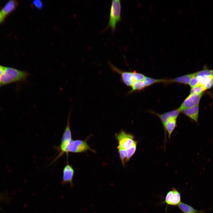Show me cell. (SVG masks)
<instances>
[{
	"label": "cell",
	"instance_id": "obj_1",
	"mask_svg": "<svg viewBox=\"0 0 213 213\" xmlns=\"http://www.w3.org/2000/svg\"><path fill=\"white\" fill-rule=\"evenodd\" d=\"M30 75L27 71L5 67L4 72L0 75V87L14 83L26 81Z\"/></svg>",
	"mask_w": 213,
	"mask_h": 213
},
{
	"label": "cell",
	"instance_id": "obj_2",
	"mask_svg": "<svg viewBox=\"0 0 213 213\" xmlns=\"http://www.w3.org/2000/svg\"><path fill=\"white\" fill-rule=\"evenodd\" d=\"M120 0H113L110 8L109 23L106 28H111L114 32L117 23L121 20V4Z\"/></svg>",
	"mask_w": 213,
	"mask_h": 213
},
{
	"label": "cell",
	"instance_id": "obj_3",
	"mask_svg": "<svg viewBox=\"0 0 213 213\" xmlns=\"http://www.w3.org/2000/svg\"><path fill=\"white\" fill-rule=\"evenodd\" d=\"M88 150H91L85 141L72 139L66 146L63 151V154L66 153L68 155L69 152L81 153Z\"/></svg>",
	"mask_w": 213,
	"mask_h": 213
},
{
	"label": "cell",
	"instance_id": "obj_4",
	"mask_svg": "<svg viewBox=\"0 0 213 213\" xmlns=\"http://www.w3.org/2000/svg\"><path fill=\"white\" fill-rule=\"evenodd\" d=\"M118 145L117 148L128 149L136 142L134 140V136L132 135L126 133L122 130L116 135Z\"/></svg>",
	"mask_w": 213,
	"mask_h": 213
},
{
	"label": "cell",
	"instance_id": "obj_5",
	"mask_svg": "<svg viewBox=\"0 0 213 213\" xmlns=\"http://www.w3.org/2000/svg\"><path fill=\"white\" fill-rule=\"evenodd\" d=\"M71 111V109L69 113L67 124L63 134L61 140V143L58 149L59 153L56 159L61 157L63 154V151L69 142L72 139V133L70 128V117Z\"/></svg>",
	"mask_w": 213,
	"mask_h": 213
},
{
	"label": "cell",
	"instance_id": "obj_6",
	"mask_svg": "<svg viewBox=\"0 0 213 213\" xmlns=\"http://www.w3.org/2000/svg\"><path fill=\"white\" fill-rule=\"evenodd\" d=\"M109 64L112 70L119 74L121 76V79L123 83L126 85L131 86L134 82L132 74V72L123 71L115 66L110 62Z\"/></svg>",
	"mask_w": 213,
	"mask_h": 213
},
{
	"label": "cell",
	"instance_id": "obj_7",
	"mask_svg": "<svg viewBox=\"0 0 213 213\" xmlns=\"http://www.w3.org/2000/svg\"><path fill=\"white\" fill-rule=\"evenodd\" d=\"M203 94H190L184 100L178 109L181 112L184 109L199 104Z\"/></svg>",
	"mask_w": 213,
	"mask_h": 213
},
{
	"label": "cell",
	"instance_id": "obj_8",
	"mask_svg": "<svg viewBox=\"0 0 213 213\" xmlns=\"http://www.w3.org/2000/svg\"><path fill=\"white\" fill-rule=\"evenodd\" d=\"M181 201L180 193L175 188L167 193L164 202L168 205L177 206Z\"/></svg>",
	"mask_w": 213,
	"mask_h": 213
},
{
	"label": "cell",
	"instance_id": "obj_9",
	"mask_svg": "<svg viewBox=\"0 0 213 213\" xmlns=\"http://www.w3.org/2000/svg\"><path fill=\"white\" fill-rule=\"evenodd\" d=\"M74 174V170L72 166L67 162L63 170L62 184L69 183L71 186H72Z\"/></svg>",
	"mask_w": 213,
	"mask_h": 213
},
{
	"label": "cell",
	"instance_id": "obj_10",
	"mask_svg": "<svg viewBox=\"0 0 213 213\" xmlns=\"http://www.w3.org/2000/svg\"><path fill=\"white\" fill-rule=\"evenodd\" d=\"M17 5L15 1H9L0 10V23L2 22L6 17L13 11Z\"/></svg>",
	"mask_w": 213,
	"mask_h": 213
},
{
	"label": "cell",
	"instance_id": "obj_11",
	"mask_svg": "<svg viewBox=\"0 0 213 213\" xmlns=\"http://www.w3.org/2000/svg\"><path fill=\"white\" fill-rule=\"evenodd\" d=\"M149 112L156 115L159 118L163 126L170 118H177L181 112L178 109L162 114H159L152 111H150Z\"/></svg>",
	"mask_w": 213,
	"mask_h": 213
},
{
	"label": "cell",
	"instance_id": "obj_12",
	"mask_svg": "<svg viewBox=\"0 0 213 213\" xmlns=\"http://www.w3.org/2000/svg\"><path fill=\"white\" fill-rule=\"evenodd\" d=\"M199 107V104L192 107L184 109L181 112L189 117L192 120L198 123Z\"/></svg>",
	"mask_w": 213,
	"mask_h": 213
},
{
	"label": "cell",
	"instance_id": "obj_13",
	"mask_svg": "<svg viewBox=\"0 0 213 213\" xmlns=\"http://www.w3.org/2000/svg\"><path fill=\"white\" fill-rule=\"evenodd\" d=\"M196 72L185 75H184L179 76L176 78L167 79L165 83H176L184 84H188L191 79L193 76L196 75Z\"/></svg>",
	"mask_w": 213,
	"mask_h": 213
},
{
	"label": "cell",
	"instance_id": "obj_14",
	"mask_svg": "<svg viewBox=\"0 0 213 213\" xmlns=\"http://www.w3.org/2000/svg\"><path fill=\"white\" fill-rule=\"evenodd\" d=\"M176 123L177 118H172L169 120L163 125L166 135L167 132L168 133L169 139L170 138L176 126Z\"/></svg>",
	"mask_w": 213,
	"mask_h": 213
},
{
	"label": "cell",
	"instance_id": "obj_15",
	"mask_svg": "<svg viewBox=\"0 0 213 213\" xmlns=\"http://www.w3.org/2000/svg\"><path fill=\"white\" fill-rule=\"evenodd\" d=\"M199 77L200 79L201 85H203L206 90L210 89L213 87V75Z\"/></svg>",
	"mask_w": 213,
	"mask_h": 213
},
{
	"label": "cell",
	"instance_id": "obj_16",
	"mask_svg": "<svg viewBox=\"0 0 213 213\" xmlns=\"http://www.w3.org/2000/svg\"><path fill=\"white\" fill-rule=\"evenodd\" d=\"M177 206L182 213H198L201 211L196 210L192 206L181 202Z\"/></svg>",
	"mask_w": 213,
	"mask_h": 213
},
{
	"label": "cell",
	"instance_id": "obj_17",
	"mask_svg": "<svg viewBox=\"0 0 213 213\" xmlns=\"http://www.w3.org/2000/svg\"><path fill=\"white\" fill-rule=\"evenodd\" d=\"M131 87V89L129 92V93L135 91H140L146 88L143 80L134 82Z\"/></svg>",
	"mask_w": 213,
	"mask_h": 213
},
{
	"label": "cell",
	"instance_id": "obj_18",
	"mask_svg": "<svg viewBox=\"0 0 213 213\" xmlns=\"http://www.w3.org/2000/svg\"><path fill=\"white\" fill-rule=\"evenodd\" d=\"M144 80L145 87H146L156 83L160 82L165 83L167 79H155L149 77H146Z\"/></svg>",
	"mask_w": 213,
	"mask_h": 213
},
{
	"label": "cell",
	"instance_id": "obj_19",
	"mask_svg": "<svg viewBox=\"0 0 213 213\" xmlns=\"http://www.w3.org/2000/svg\"><path fill=\"white\" fill-rule=\"evenodd\" d=\"M206 90V89L203 85H198L191 88L190 91V94L200 95L203 94L204 92Z\"/></svg>",
	"mask_w": 213,
	"mask_h": 213
},
{
	"label": "cell",
	"instance_id": "obj_20",
	"mask_svg": "<svg viewBox=\"0 0 213 213\" xmlns=\"http://www.w3.org/2000/svg\"><path fill=\"white\" fill-rule=\"evenodd\" d=\"M196 76L201 77L213 75V69H209L204 67L203 69L196 72Z\"/></svg>",
	"mask_w": 213,
	"mask_h": 213
},
{
	"label": "cell",
	"instance_id": "obj_21",
	"mask_svg": "<svg viewBox=\"0 0 213 213\" xmlns=\"http://www.w3.org/2000/svg\"><path fill=\"white\" fill-rule=\"evenodd\" d=\"M138 142H136L130 148L127 150V153L125 162H128L135 153L137 146Z\"/></svg>",
	"mask_w": 213,
	"mask_h": 213
},
{
	"label": "cell",
	"instance_id": "obj_22",
	"mask_svg": "<svg viewBox=\"0 0 213 213\" xmlns=\"http://www.w3.org/2000/svg\"><path fill=\"white\" fill-rule=\"evenodd\" d=\"M188 84L191 88L201 85L199 77L196 75L193 77L190 80Z\"/></svg>",
	"mask_w": 213,
	"mask_h": 213
},
{
	"label": "cell",
	"instance_id": "obj_23",
	"mask_svg": "<svg viewBox=\"0 0 213 213\" xmlns=\"http://www.w3.org/2000/svg\"><path fill=\"white\" fill-rule=\"evenodd\" d=\"M118 149L121 162L123 165L125 166L128 150L121 148H118Z\"/></svg>",
	"mask_w": 213,
	"mask_h": 213
},
{
	"label": "cell",
	"instance_id": "obj_24",
	"mask_svg": "<svg viewBox=\"0 0 213 213\" xmlns=\"http://www.w3.org/2000/svg\"><path fill=\"white\" fill-rule=\"evenodd\" d=\"M132 74L134 82L143 81L146 77L143 74L135 71L132 72Z\"/></svg>",
	"mask_w": 213,
	"mask_h": 213
},
{
	"label": "cell",
	"instance_id": "obj_25",
	"mask_svg": "<svg viewBox=\"0 0 213 213\" xmlns=\"http://www.w3.org/2000/svg\"><path fill=\"white\" fill-rule=\"evenodd\" d=\"M33 4L38 9H41L42 7V3L39 0H35L33 1Z\"/></svg>",
	"mask_w": 213,
	"mask_h": 213
},
{
	"label": "cell",
	"instance_id": "obj_26",
	"mask_svg": "<svg viewBox=\"0 0 213 213\" xmlns=\"http://www.w3.org/2000/svg\"><path fill=\"white\" fill-rule=\"evenodd\" d=\"M5 67L0 65V75L4 72Z\"/></svg>",
	"mask_w": 213,
	"mask_h": 213
},
{
	"label": "cell",
	"instance_id": "obj_27",
	"mask_svg": "<svg viewBox=\"0 0 213 213\" xmlns=\"http://www.w3.org/2000/svg\"><path fill=\"white\" fill-rule=\"evenodd\" d=\"M205 212V211L204 210H201V211H200V212H199L198 213H203L204 212Z\"/></svg>",
	"mask_w": 213,
	"mask_h": 213
}]
</instances>
